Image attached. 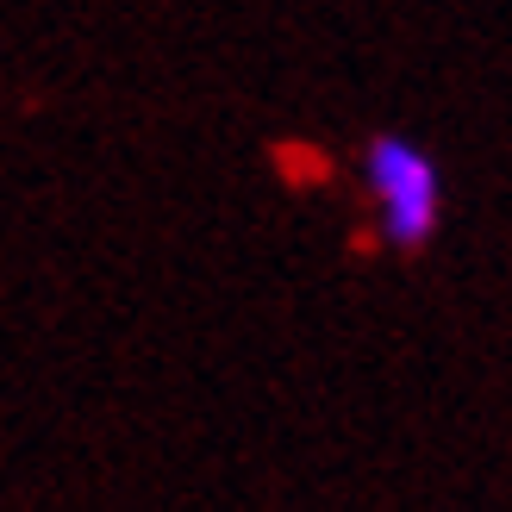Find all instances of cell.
I'll return each mask as SVG.
<instances>
[{
	"mask_svg": "<svg viewBox=\"0 0 512 512\" xmlns=\"http://www.w3.org/2000/svg\"><path fill=\"white\" fill-rule=\"evenodd\" d=\"M363 175V207L375 225V250L388 256H425L444 225V163L425 138L406 132H369L356 144Z\"/></svg>",
	"mask_w": 512,
	"mask_h": 512,
	"instance_id": "cell-1",
	"label": "cell"
}]
</instances>
